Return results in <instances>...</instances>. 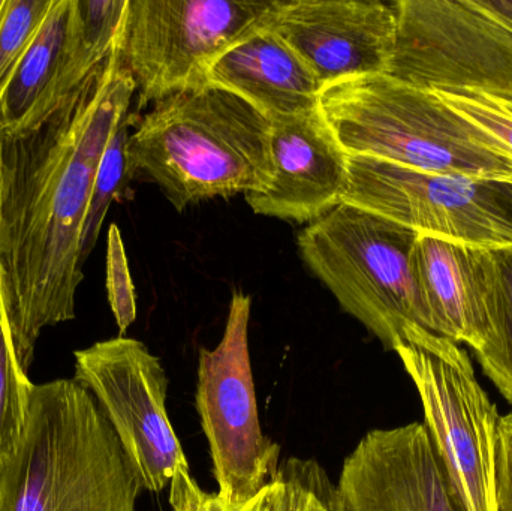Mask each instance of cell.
Masks as SVG:
<instances>
[{
  "label": "cell",
  "instance_id": "1",
  "mask_svg": "<svg viewBox=\"0 0 512 511\" xmlns=\"http://www.w3.org/2000/svg\"><path fill=\"white\" fill-rule=\"evenodd\" d=\"M134 95L116 45L44 119L0 137V285L26 374L42 330L74 320L83 281L81 230L96 171Z\"/></svg>",
  "mask_w": 512,
  "mask_h": 511
},
{
  "label": "cell",
  "instance_id": "2",
  "mask_svg": "<svg viewBox=\"0 0 512 511\" xmlns=\"http://www.w3.org/2000/svg\"><path fill=\"white\" fill-rule=\"evenodd\" d=\"M132 125L129 179L155 182L177 212L216 197L264 191L273 179L271 122L212 84L173 93Z\"/></svg>",
  "mask_w": 512,
  "mask_h": 511
},
{
  "label": "cell",
  "instance_id": "3",
  "mask_svg": "<svg viewBox=\"0 0 512 511\" xmlns=\"http://www.w3.org/2000/svg\"><path fill=\"white\" fill-rule=\"evenodd\" d=\"M141 492L83 384L71 378L33 387L20 443L0 462V511H137Z\"/></svg>",
  "mask_w": 512,
  "mask_h": 511
},
{
  "label": "cell",
  "instance_id": "4",
  "mask_svg": "<svg viewBox=\"0 0 512 511\" xmlns=\"http://www.w3.org/2000/svg\"><path fill=\"white\" fill-rule=\"evenodd\" d=\"M319 111L349 156H367L442 176L507 183L512 155L433 90L387 74L330 84Z\"/></svg>",
  "mask_w": 512,
  "mask_h": 511
},
{
  "label": "cell",
  "instance_id": "5",
  "mask_svg": "<svg viewBox=\"0 0 512 511\" xmlns=\"http://www.w3.org/2000/svg\"><path fill=\"white\" fill-rule=\"evenodd\" d=\"M418 236L342 203L298 234V251L343 311L360 321L385 350L394 351L406 329H427L412 273Z\"/></svg>",
  "mask_w": 512,
  "mask_h": 511
},
{
  "label": "cell",
  "instance_id": "6",
  "mask_svg": "<svg viewBox=\"0 0 512 511\" xmlns=\"http://www.w3.org/2000/svg\"><path fill=\"white\" fill-rule=\"evenodd\" d=\"M417 387L424 426L462 511H495L498 408L478 383L471 357L420 326L394 350Z\"/></svg>",
  "mask_w": 512,
  "mask_h": 511
},
{
  "label": "cell",
  "instance_id": "7",
  "mask_svg": "<svg viewBox=\"0 0 512 511\" xmlns=\"http://www.w3.org/2000/svg\"><path fill=\"white\" fill-rule=\"evenodd\" d=\"M274 0H129L117 42L138 108L206 84L207 69L255 29Z\"/></svg>",
  "mask_w": 512,
  "mask_h": 511
},
{
  "label": "cell",
  "instance_id": "8",
  "mask_svg": "<svg viewBox=\"0 0 512 511\" xmlns=\"http://www.w3.org/2000/svg\"><path fill=\"white\" fill-rule=\"evenodd\" d=\"M385 74L426 90H474L512 104V26L481 0H397Z\"/></svg>",
  "mask_w": 512,
  "mask_h": 511
},
{
  "label": "cell",
  "instance_id": "9",
  "mask_svg": "<svg viewBox=\"0 0 512 511\" xmlns=\"http://www.w3.org/2000/svg\"><path fill=\"white\" fill-rule=\"evenodd\" d=\"M252 300L236 291L221 342L201 348L197 410L209 443L219 497L230 509L248 503L279 471L280 447L259 422L251 353Z\"/></svg>",
  "mask_w": 512,
  "mask_h": 511
},
{
  "label": "cell",
  "instance_id": "10",
  "mask_svg": "<svg viewBox=\"0 0 512 511\" xmlns=\"http://www.w3.org/2000/svg\"><path fill=\"white\" fill-rule=\"evenodd\" d=\"M418 234L487 251H512V212L499 182L442 176L367 156H349L340 204Z\"/></svg>",
  "mask_w": 512,
  "mask_h": 511
},
{
  "label": "cell",
  "instance_id": "11",
  "mask_svg": "<svg viewBox=\"0 0 512 511\" xmlns=\"http://www.w3.org/2000/svg\"><path fill=\"white\" fill-rule=\"evenodd\" d=\"M74 378L95 396L144 491H164L189 468L168 417L167 374L143 342L119 336L75 351Z\"/></svg>",
  "mask_w": 512,
  "mask_h": 511
},
{
  "label": "cell",
  "instance_id": "12",
  "mask_svg": "<svg viewBox=\"0 0 512 511\" xmlns=\"http://www.w3.org/2000/svg\"><path fill=\"white\" fill-rule=\"evenodd\" d=\"M262 24L327 87L387 72L397 12L378 0H274Z\"/></svg>",
  "mask_w": 512,
  "mask_h": 511
},
{
  "label": "cell",
  "instance_id": "13",
  "mask_svg": "<svg viewBox=\"0 0 512 511\" xmlns=\"http://www.w3.org/2000/svg\"><path fill=\"white\" fill-rule=\"evenodd\" d=\"M330 511H462L424 423L367 432L343 462Z\"/></svg>",
  "mask_w": 512,
  "mask_h": 511
},
{
  "label": "cell",
  "instance_id": "14",
  "mask_svg": "<svg viewBox=\"0 0 512 511\" xmlns=\"http://www.w3.org/2000/svg\"><path fill=\"white\" fill-rule=\"evenodd\" d=\"M273 179L246 195L258 215L310 222L336 209L348 183L349 155L319 108L271 120Z\"/></svg>",
  "mask_w": 512,
  "mask_h": 511
},
{
  "label": "cell",
  "instance_id": "15",
  "mask_svg": "<svg viewBox=\"0 0 512 511\" xmlns=\"http://www.w3.org/2000/svg\"><path fill=\"white\" fill-rule=\"evenodd\" d=\"M412 273L427 330L480 350L489 332L490 251L420 234Z\"/></svg>",
  "mask_w": 512,
  "mask_h": 511
},
{
  "label": "cell",
  "instance_id": "16",
  "mask_svg": "<svg viewBox=\"0 0 512 511\" xmlns=\"http://www.w3.org/2000/svg\"><path fill=\"white\" fill-rule=\"evenodd\" d=\"M206 83L236 93L270 122L316 110L324 89L309 66L262 21L210 65Z\"/></svg>",
  "mask_w": 512,
  "mask_h": 511
},
{
  "label": "cell",
  "instance_id": "17",
  "mask_svg": "<svg viewBox=\"0 0 512 511\" xmlns=\"http://www.w3.org/2000/svg\"><path fill=\"white\" fill-rule=\"evenodd\" d=\"M71 0H54L0 98V137L21 134L44 119L62 95Z\"/></svg>",
  "mask_w": 512,
  "mask_h": 511
},
{
  "label": "cell",
  "instance_id": "18",
  "mask_svg": "<svg viewBox=\"0 0 512 511\" xmlns=\"http://www.w3.org/2000/svg\"><path fill=\"white\" fill-rule=\"evenodd\" d=\"M129 0H71L62 95L81 86L116 50Z\"/></svg>",
  "mask_w": 512,
  "mask_h": 511
},
{
  "label": "cell",
  "instance_id": "19",
  "mask_svg": "<svg viewBox=\"0 0 512 511\" xmlns=\"http://www.w3.org/2000/svg\"><path fill=\"white\" fill-rule=\"evenodd\" d=\"M489 332L475 351L484 374L512 404V251H490Z\"/></svg>",
  "mask_w": 512,
  "mask_h": 511
},
{
  "label": "cell",
  "instance_id": "20",
  "mask_svg": "<svg viewBox=\"0 0 512 511\" xmlns=\"http://www.w3.org/2000/svg\"><path fill=\"white\" fill-rule=\"evenodd\" d=\"M333 489L318 462L289 458L254 498L234 511H330Z\"/></svg>",
  "mask_w": 512,
  "mask_h": 511
},
{
  "label": "cell",
  "instance_id": "21",
  "mask_svg": "<svg viewBox=\"0 0 512 511\" xmlns=\"http://www.w3.org/2000/svg\"><path fill=\"white\" fill-rule=\"evenodd\" d=\"M132 125V116L128 114L114 131L113 137L108 141L107 149L99 162L96 171L95 183L90 194L89 207L84 216L83 230L80 237V261H84L92 254L102 224L111 203L119 198L129 182L128 162H126V147H128L129 126Z\"/></svg>",
  "mask_w": 512,
  "mask_h": 511
},
{
  "label": "cell",
  "instance_id": "22",
  "mask_svg": "<svg viewBox=\"0 0 512 511\" xmlns=\"http://www.w3.org/2000/svg\"><path fill=\"white\" fill-rule=\"evenodd\" d=\"M33 387L15 356L0 285V462L20 443Z\"/></svg>",
  "mask_w": 512,
  "mask_h": 511
},
{
  "label": "cell",
  "instance_id": "23",
  "mask_svg": "<svg viewBox=\"0 0 512 511\" xmlns=\"http://www.w3.org/2000/svg\"><path fill=\"white\" fill-rule=\"evenodd\" d=\"M54 0H8L0 18V98Z\"/></svg>",
  "mask_w": 512,
  "mask_h": 511
},
{
  "label": "cell",
  "instance_id": "24",
  "mask_svg": "<svg viewBox=\"0 0 512 511\" xmlns=\"http://www.w3.org/2000/svg\"><path fill=\"white\" fill-rule=\"evenodd\" d=\"M460 116L501 141L512 155V104L474 90H433Z\"/></svg>",
  "mask_w": 512,
  "mask_h": 511
},
{
  "label": "cell",
  "instance_id": "25",
  "mask_svg": "<svg viewBox=\"0 0 512 511\" xmlns=\"http://www.w3.org/2000/svg\"><path fill=\"white\" fill-rule=\"evenodd\" d=\"M107 294L120 336H123L137 318V296L122 233L116 224L110 225L107 237Z\"/></svg>",
  "mask_w": 512,
  "mask_h": 511
},
{
  "label": "cell",
  "instance_id": "26",
  "mask_svg": "<svg viewBox=\"0 0 512 511\" xmlns=\"http://www.w3.org/2000/svg\"><path fill=\"white\" fill-rule=\"evenodd\" d=\"M168 488L173 511H234L218 494L204 491L191 476L189 468L177 470Z\"/></svg>",
  "mask_w": 512,
  "mask_h": 511
},
{
  "label": "cell",
  "instance_id": "27",
  "mask_svg": "<svg viewBox=\"0 0 512 511\" xmlns=\"http://www.w3.org/2000/svg\"><path fill=\"white\" fill-rule=\"evenodd\" d=\"M495 511H512V411L499 419L495 458Z\"/></svg>",
  "mask_w": 512,
  "mask_h": 511
},
{
  "label": "cell",
  "instance_id": "28",
  "mask_svg": "<svg viewBox=\"0 0 512 511\" xmlns=\"http://www.w3.org/2000/svg\"><path fill=\"white\" fill-rule=\"evenodd\" d=\"M481 3L512 26V0H481Z\"/></svg>",
  "mask_w": 512,
  "mask_h": 511
},
{
  "label": "cell",
  "instance_id": "29",
  "mask_svg": "<svg viewBox=\"0 0 512 511\" xmlns=\"http://www.w3.org/2000/svg\"><path fill=\"white\" fill-rule=\"evenodd\" d=\"M499 188H501V195L507 203L508 209L512 212V186L508 183L499 182Z\"/></svg>",
  "mask_w": 512,
  "mask_h": 511
},
{
  "label": "cell",
  "instance_id": "30",
  "mask_svg": "<svg viewBox=\"0 0 512 511\" xmlns=\"http://www.w3.org/2000/svg\"><path fill=\"white\" fill-rule=\"evenodd\" d=\"M6 3H8V0H0V18H2L3 12H5Z\"/></svg>",
  "mask_w": 512,
  "mask_h": 511
},
{
  "label": "cell",
  "instance_id": "31",
  "mask_svg": "<svg viewBox=\"0 0 512 511\" xmlns=\"http://www.w3.org/2000/svg\"><path fill=\"white\" fill-rule=\"evenodd\" d=\"M0 188H2V165H0Z\"/></svg>",
  "mask_w": 512,
  "mask_h": 511
},
{
  "label": "cell",
  "instance_id": "32",
  "mask_svg": "<svg viewBox=\"0 0 512 511\" xmlns=\"http://www.w3.org/2000/svg\"><path fill=\"white\" fill-rule=\"evenodd\" d=\"M507 183H508V185H511V186H512V176H511V179H510V180H508V182H507Z\"/></svg>",
  "mask_w": 512,
  "mask_h": 511
}]
</instances>
